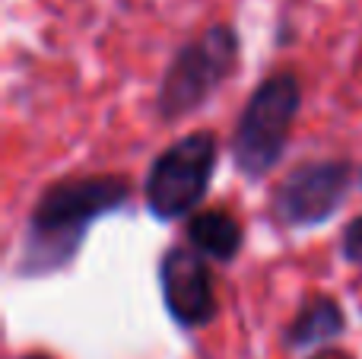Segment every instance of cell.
Listing matches in <instances>:
<instances>
[{"label": "cell", "instance_id": "6da1fadb", "mask_svg": "<svg viewBox=\"0 0 362 359\" xmlns=\"http://www.w3.org/2000/svg\"><path fill=\"white\" fill-rule=\"evenodd\" d=\"M131 197V178L124 175H80L48 184L29 210L13 273L19 280H45L67 271L86 245L89 229L102 216L121 213Z\"/></svg>", "mask_w": 362, "mask_h": 359}, {"label": "cell", "instance_id": "7a4b0ae2", "mask_svg": "<svg viewBox=\"0 0 362 359\" xmlns=\"http://www.w3.org/2000/svg\"><path fill=\"white\" fill-rule=\"evenodd\" d=\"M238 57H242V42H238L235 25L229 23L210 25L197 38L181 45L156 89L153 108L159 121L175 124L187 114L200 112L213 99V93L238 70Z\"/></svg>", "mask_w": 362, "mask_h": 359}, {"label": "cell", "instance_id": "3957f363", "mask_svg": "<svg viewBox=\"0 0 362 359\" xmlns=\"http://www.w3.org/2000/svg\"><path fill=\"white\" fill-rule=\"evenodd\" d=\"M302 112V83L296 73L280 70L270 73L255 93L248 95L235 131L229 137L232 165L245 178L257 182L276 169L280 156L286 153L289 134Z\"/></svg>", "mask_w": 362, "mask_h": 359}, {"label": "cell", "instance_id": "277c9868", "mask_svg": "<svg viewBox=\"0 0 362 359\" xmlns=\"http://www.w3.org/2000/svg\"><path fill=\"white\" fill-rule=\"evenodd\" d=\"M219 140L213 131H194L169 143L146 169L144 201L153 220L172 223L187 216L206 197L216 172Z\"/></svg>", "mask_w": 362, "mask_h": 359}, {"label": "cell", "instance_id": "5b68a950", "mask_svg": "<svg viewBox=\"0 0 362 359\" xmlns=\"http://www.w3.org/2000/svg\"><path fill=\"white\" fill-rule=\"evenodd\" d=\"M356 184L350 159H308L283 175L270 197V213L283 229H315L346 204Z\"/></svg>", "mask_w": 362, "mask_h": 359}, {"label": "cell", "instance_id": "8992f818", "mask_svg": "<svg viewBox=\"0 0 362 359\" xmlns=\"http://www.w3.org/2000/svg\"><path fill=\"white\" fill-rule=\"evenodd\" d=\"M159 277V296L169 312V318L185 331L206 328L219 315L216 283L206 258L197 248L172 245L163 252L156 267Z\"/></svg>", "mask_w": 362, "mask_h": 359}, {"label": "cell", "instance_id": "52a82bcc", "mask_svg": "<svg viewBox=\"0 0 362 359\" xmlns=\"http://www.w3.org/2000/svg\"><path fill=\"white\" fill-rule=\"evenodd\" d=\"M346 331V312L334 296H312L302 302L296 318L283 328L286 350H312L321 343H334Z\"/></svg>", "mask_w": 362, "mask_h": 359}, {"label": "cell", "instance_id": "ba28073f", "mask_svg": "<svg viewBox=\"0 0 362 359\" xmlns=\"http://www.w3.org/2000/svg\"><path fill=\"white\" fill-rule=\"evenodd\" d=\"M187 242L206 261L232 264L245 248V229L226 210H204V213H194L187 220Z\"/></svg>", "mask_w": 362, "mask_h": 359}, {"label": "cell", "instance_id": "9c48e42d", "mask_svg": "<svg viewBox=\"0 0 362 359\" xmlns=\"http://www.w3.org/2000/svg\"><path fill=\"white\" fill-rule=\"evenodd\" d=\"M340 254H344L350 264L362 267V216L346 223L344 235H340Z\"/></svg>", "mask_w": 362, "mask_h": 359}, {"label": "cell", "instance_id": "30bf717a", "mask_svg": "<svg viewBox=\"0 0 362 359\" xmlns=\"http://www.w3.org/2000/svg\"><path fill=\"white\" fill-rule=\"evenodd\" d=\"M308 359H353L350 353H344V350H321V353H315V356H308Z\"/></svg>", "mask_w": 362, "mask_h": 359}, {"label": "cell", "instance_id": "8fae6325", "mask_svg": "<svg viewBox=\"0 0 362 359\" xmlns=\"http://www.w3.org/2000/svg\"><path fill=\"white\" fill-rule=\"evenodd\" d=\"M23 359H54V356H45V353H25Z\"/></svg>", "mask_w": 362, "mask_h": 359}]
</instances>
